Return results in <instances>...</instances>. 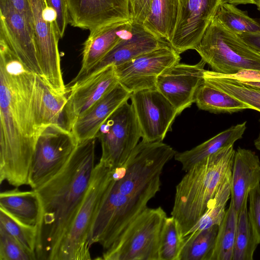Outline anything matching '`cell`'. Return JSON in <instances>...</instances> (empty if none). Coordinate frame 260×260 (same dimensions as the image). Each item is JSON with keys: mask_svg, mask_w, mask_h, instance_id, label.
Returning <instances> with one entry per match:
<instances>
[{"mask_svg": "<svg viewBox=\"0 0 260 260\" xmlns=\"http://www.w3.org/2000/svg\"><path fill=\"white\" fill-rule=\"evenodd\" d=\"M35 74L0 39V183L29 184L31 161L41 131L35 114Z\"/></svg>", "mask_w": 260, "mask_h": 260, "instance_id": "1", "label": "cell"}, {"mask_svg": "<svg viewBox=\"0 0 260 260\" xmlns=\"http://www.w3.org/2000/svg\"><path fill=\"white\" fill-rule=\"evenodd\" d=\"M171 159L155 142L141 140L121 166L112 167L111 180L91 227L89 245L109 249L160 190V177Z\"/></svg>", "mask_w": 260, "mask_h": 260, "instance_id": "2", "label": "cell"}, {"mask_svg": "<svg viewBox=\"0 0 260 260\" xmlns=\"http://www.w3.org/2000/svg\"><path fill=\"white\" fill-rule=\"evenodd\" d=\"M95 139L78 142L63 168L35 189L43 208V259L54 260L90 184L95 168Z\"/></svg>", "mask_w": 260, "mask_h": 260, "instance_id": "3", "label": "cell"}, {"mask_svg": "<svg viewBox=\"0 0 260 260\" xmlns=\"http://www.w3.org/2000/svg\"><path fill=\"white\" fill-rule=\"evenodd\" d=\"M234 145L223 148L196 164L176 186L171 216L184 238L205 213L226 175L232 171Z\"/></svg>", "mask_w": 260, "mask_h": 260, "instance_id": "4", "label": "cell"}, {"mask_svg": "<svg viewBox=\"0 0 260 260\" xmlns=\"http://www.w3.org/2000/svg\"><path fill=\"white\" fill-rule=\"evenodd\" d=\"M194 50L212 71L233 75L245 70L260 71V52L215 17Z\"/></svg>", "mask_w": 260, "mask_h": 260, "instance_id": "5", "label": "cell"}, {"mask_svg": "<svg viewBox=\"0 0 260 260\" xmlns=\"http://www.w3.org/2000/svg\"><path fill=\"white\" fill-rule=\"evenodd\" d=\"M112 167L100 160L95 166L88 188L54 260L91 259L89 238L92 225L112 177Z\"/></svg>", "mask_w": 260, "mask_h": 260, "instance_id": "6", "label": "cell"}, {"mask_svg": "<svg viewBox=\"0 0 260 260\" xmlns=\"http://www.w3.org/2000/svg\"><path fill=\"white\" fill-rule=\"evenodd\" d=\"M167 217L161 207H147L127 227L101 259L159 260L161 229Z\"/></svg>", "mask_w": 260, "mask_h": 260, "instance_id": "7", "label": "cell"}, {"mask_svg": "<svg viewBox=\"0 0 260 260\" xmlns=\"http://www.w3.org/2000/svg\"><path fill=\"white\" fill-rule=\"evenodd\" d=\"M33 32L42 77L55 91L67 93L62 78L55 11L45 0H29Z\"/></svg>", "mask_w": 260, "mask_h": 260, "instance_id": "8", "label": "cell"}, {"mask_svg": "<svg viewBox=\"0 0 260 260\" xmlns=\"http://www.w3.org/2000/svg\"><path fill=\"white\" fill-rule=\"evenodd\" d=\"M78 142L63 126L44 127L38 138L31 161L29 185L36 189L58 173L67 164Z\"/></svg>", "mask_w": 260, "mask_h": 260, "instance_id": "9", "label": "cell"}, {"mask_svg": "<svg viewBox=\"0 0 260 260\" xmlns=\"http://www.w3.org/2000/svg\"><path fill=\"white\" fill-rule=\"evenodd\" d=\"M141 138L133 107L127 101L112 113L96 135L102 147L100 160L112 167L122 165Z\"/></svg>", "mask_w": 260, "mask_h": 260, "instance_id": "10", "label": "cell"}, {"mask_svg": "<svg viewBox=\"0 0 260 260\" xmlns=\"http://www.w3.org/2000/svg\"><path fill=\"white\" fill-rule=\"evenodd\" d=\"M180 59V54L169 43L115 68L119 83L132 93L156 88L158 77Z\"/></svg>", "mask_w": 260, "mask_h": 260, "instance_id": "11", "label": "cell"}, {"mask_svg": "<svg viewBox=\"0 0 260 260\" xmlns=\"http://www.w3.org/2000/svg\"><path fill=\"white\" fill-rule=\"evenodd\" d=\"M131 104L137 118L142 140L162 141L178 113L172 104L156 89L132 93Z\"/></svg>", "mask_w": 260, "mask_h": 260, "instance_id": "12", "label": "cell"}, {"mask_svg": "<svg viewBox=\"0 0 260 260\" xmlns=\"http://www.w3.org/2000/svg\"><path fill=\"white\" fill-rule=\"evenodd\" d=\"M223 0H179L171 46L180 54L194 49Z\"/></svg>", "mask_w": 260, "mask_h": 260, "instance_id": "13", "label": "cell"}, {"mask_svg": "<svg viewBox=\"0 0 260 260\" xmlns=\"http://www.w3.org/2000/svg\"><path fill=\"white\" fill-rule=\"evenodd\" d=\"M119 83L115 66L103 70L70 84L64 109V125L71 131L76 120Z\"/></svg>", "mask_w": 260, "mask_h": 260, "instance_id": "14", "label": "cell"}, {"mask_svg": "<svg viewBox=\"0 0 260 260\" xmlns=\"http://www.w3.org/2000/svg\"><path fill=\"white\" fill-rule=\"evenodd\" d=\"M0 39L30 72L42 76L33 29L10 0H0Z\"/></svg>", "mask_w": 260, "mask_h": 260, "instance_id": "15", "label": "cell"}, {"mask_svg": "<svg viewBox=\"0 0 260 260\" xmlns=\"http://www.w3.org/2000/svg\"><path fill=\"white\" fill-rule=\"evenodd\" d=\"M180 62L166 70L157 78L156 88L172 104L179 115L195 103L197 91L204 81V67Z\"/></svg>", "mask_w": 260, "mask_h": 260, "instance_id": "16", "label": "cell"}, {"mask_svg": "<svg viewBox=\"0 0 260 260\" xmlns=\"http://www.w3.org/2000/svg\"><path fill=\"white\" fill-rule=\"evenodd\" d=\"M69 23L91 31L132 20L129 0H68Z\"/></svg>", "mask_w": 260, "mask_h": 260, "instance_id": "17", "label": "cell"}, {"mask_svg": "<svg viewBox=\"0 0 260 260\" xmlns=\"http://www.w3.org/2000/svg\"><path fill=\"white\" fill-rule=\"evenodd\" d=\"M169 43L156 37L143 24L132 21L130 30L85 77L110 65L116 67L124 63L139 55Z\"/></svg>", "mask_w": 260, "mask_h": 260, "instance_id": "18", "label": "cell"}, {"mask_svg": "<svg viewBox=\"0 0 260 260\" xmlns=\"http://www.w3.org/2000/svg\"><path fill=\"white\" fill-rule=\"evenodd\" d=\"M132 24V20L120 21L90 31L83 44L81 68L70 84L84 78L130 30Z\"/></svg>", "mask_w": 260, "mask_h": 260, "instance_id": "19", "label": "cell"}, {"mask_svg": "<svg viewBox=\"0 0 260 260\" xmlns=\"http://www.w3.org/2000/svg\"><path fill=\"white\" fill-rule=\"evenodd\" d=\"M132 93L119 83L79 118L71 132L78 142L96 138L102 125L121 105L130 99Z\"/></svg>", "mask_w": 260, "mask_h": 260, "instance_id": "20", "label": "cell"}, {"mask_svg": "<svg viewBox=\"0 0 260 260\" xmlns=\"http://www.w3.org/2000/svg\"><path fill=\"white\" fill-rule=\"evenodd\" d=\"M260 184V160L256 153L239 147L235 151L232 170L231 200L238 214L247 204L251 189Z\"/></svg>", "mask_w": 260, "mask_h": 260, "instance_id": "21", "label": "cell"}, {"mask_svg": "<svg viewBox=\"0 0 260 260\" xmlns=\"http://www.w3.org/2000/svg\"><path fill=\"white\" fill-rule=\"evenodd\" d=\"M67 102V93L57 92L42 76L36 75L33 103L37 123L41 130L51 124L64 127V109Z\"/></svg>", "mask_w": 260, "mask_h": 260, "instance_id": "22", "label": "cell"}, {"mask_svg": "<svg viewBox=\"0 0 260 260\" xmlns=\"http://www.w3.org/2000/svg\"><path fill=\"white\" fill-rule=\"evenodd\" d=\"M0 208L23 223L38 226L42 235L43 208L35 189L22 191L16 187L1 192Z\"/></svg>", "mask_w": 260, "mask_h": 260, "instance_id": "23", "label": "cell"}, {"mask_svg": "<svg viewBox=\"0 0 260 260\" xmlns=\"http://www.w3.org/2000/svg\"><path fill=\"white\" fill-rule=\"evenodd\" d=\"M246 128V121L232 126L190 150L176 152L174 158L181 164L182 170L186 172L221 149L234 145L242 138Z\"/></svg>", "mask_w": 260, "mask_h": 260, "instance_id": "24", "label": "cell"}, {"mask_svg": "<svg viewBox=\"0 0 260 260\" xmlns=\"http://www.w3.org/2000/svg\"><path fill=\"white\" fill-rule=\"evenodd\" d=\"M179 0H151L149 12L143 23L156 37L170 43L175 29Z\"/></svg>", "mask_w": 260, "mask_h": 260, "instance_id": "25", "label": "cell"}, {"mask_svg": "<svg viewBox=\"0 0 260 260\" xmlns=\"http://www.w3.org/2000/svg\"><path fill=\"white\" fill-rule=\"evenodd\" d=\"M195 103L203 110L213 113H233L252 107L204 81L199 86Z\"/></svg>", "mask_w": 260, "mask_h": 260, "instance_id": "26", "label": "cell"}, {"mask_svg": "<svg viewBox=\"0 0 260 260\" xmlns=\"http://www.w3.org/2000/svg\"><path fill=\"white\" fill-rule=\"evenodd\" d=\"M204 81L260 112V87L212 71L205 70Z\"/></svg>", "mask_w": 260, "mask_h": 260, "instance_id": "27", "label": "cell"}, {"mask_svg": "<svg viewBox=\"0 0 260 260\" xmlns=\"http://www.w3.org/2000/svg\"><path fill=\"white\" fill-rule=\"evenodd\" d=\"M0 226L37 259H43L42 235L38 226L26 224L0 208Z\"/></svg>", "mask_w": 260, "mask_h": 260, "instance_id": "28", "label": "cell"}, {"mask_svg": "<svg viewBox=\"0 0 260 260\" xmlns=\"http://www.w3.org/2000/svg\"><path fill=\"white\" fill-rule=\"evenodd\" d=\"M218 225L195 231L184 237L179 260H210Z\"/></svg>", "mask_w": 260, "mask_h": 260, "instance_id": "29", "label": "cell"}, {"mask_svg": "<svg viewBox=\"0 0 260 260\" xmlns=\"http://www.w3.org/2000/svg\"><path fill=\"white\" fill-rule=\"evenodd\" d=\"M238 214L231 200L223 220L218 225L214 249L210 260H232Z\"/></svg>", "mask_w": 260, "mask_h": 260, "instance_id": "30", "label": "cell"}, {"mask_svg": "<svg viewBox=\"0 0 260 260\" xmlns=\"http://www.w3.org/2000/svg\"><path fill=\"white\" fill-rule=\"evenodd\" d=\"M231 177L232 171L226 175L216 193L208 203L205 213L187 235L195 231L220 224L225 215V207L231 196Z\"/></svg>", "mask_w": 260, "mask_h": 260, "instance_id": "31", "label": "cell"}, {"mask_svg": "<svg viewBox=\"0 0 260 260\" xmlns=\"http://www.w3.org/2000/svg\"><path fill=\"white\" fill-rule=\"evenodd\" d=\"M214 17L225 27L238 35L260 32V21L251 18L246 11L238 8L235 5L222 2Z\"/></svg>", "mask_w": 260, "mask_h": 260, "instance_id": "32", "label": "cell"}, {"mask_svg": "<svg viewBox=\"0 0 260 260\" xmlns=\"http://www.w3.org/2000/svg\"><path fill=\"white\" fill-rule=\"evenodd\" d=\"M258 245L249 220L247 204H246L238 216L232 260H252Z\"/></svg>", "mask_w": 260, "mask_h": 260, "instance_id": "33", "label": "cell"}, {"mask_svg": "<svg viewBox=\"0 0 260 260\" xmlns=\"http://www.w3.org/2000/svg\"><path fill=\"white\" fill-rule=\"evenodd\" d=\"M183 241L176 219L167 216L160 233L159 260H179Z\"/></svg>", "mask_w": 260, "mask_h": 260, "instance_id": "34", "label": "cell"}, {"mask_svg": "<svg viewBox=\"0 0 260 260\" xmlns=\"http://www.w3.org/2000/svg\"><path fill=\"white\" fill-rule=\"evenodd\" d=\"M36 255L29 252L15 238L0 226V260H34Z\"/></svg>", "mask_w": 260, "mask_h": 260, "instance_id": "35", "label": "cell"}, {"mask_svg": "<svg viewBox=\"0 0 260 260\" xmlns=\"http://www.w3.org/2000/svg\"><path fill=\"white\" fill-rule=\"evenodd\" d=\"M248 216L253 233L260 244V184L250 189L249 196Z\"/></svg>", "mask_w": 260, "mask_h": 260, "instance_id": "36", "label": "cell"}, {"mask_svg": "<svg viewBox=\"0 0 260 260\" xmlns=\"http://www.w3.org/2000/svg\"><path fill=\"white\" fill-rule=\"evenodd\" d=\"M46 4L52 8L56 14V23L60 38H62L69 23L68 0H45Z\"/></svg>", "mask_w": 260, "mask_h": 260, "instance_id": "37", "label": "cell"}, {"mask_svg": "<svg viewBox=\"0 0 260 260\" xmlns=\"http://www.w3.org/2000/svg\"><path fill=\"white\" fill-rule=\"evenodd\" d=\"M151 0H132L131 2L132 20L143 24L150 8Z\"/></svg>", "mask_w": 260, "mask_h": 260, "instance_id": "38", "label": "cell"}, {"mask_svg": "<svg viewBox=\"0 0 260 260\" xmlns=\"http://www.w3.org/2000/svg\"><path fill=\"white\" fill-rule=\"evenodd\" d=\"M15 9L19 12L31 26L32 25V16L29 0H10Z\"/></svg>", "mask_w": 260, "mask_h": 260, "instance_id": "39", "label": "cell"}, {"mask_svg": "<svg viewBox=\"0 0 260 260\" xmlns=\"http://www.w3.org/2000/svg\"><path fill=\"white\" fill-rule=\"evenodd\" d=\"M239 35L248 45L260 52V32L245 33Z\"/></svg>", "mask_w": 260, "mask_h": 260, "instance_id": "40", "label": "cell"}, {"mask_svg": "<svg viewBox=\"0 0 260 260\" xmlns=\"http://www.w3.org/2000/svg\"><path fill=\"white\" fill-rule=\"evenodd\" d=\"M238 80V79H237ZM241 82L251 86L260 87V81L255 80H240Z\"/></svg>", "mask_w": 260, "mask_h": 260, "instance_id": "41", "label": "cell"}, {"mask_svg": "<svg viewBox=\"0 0 260 260\" xmlns=\"http://www.w3.org/2000/svg\"><path fill=\"white\" fill-rule=\"evenodd\" d=\"M254 144L255 148L260 151V133L257 138L254 140Z\"/></svg>", "mask_w": 260, "mask_h": 260, "instance_id": "42", "label": "cell"}, {"mask_svg": "<svg viewBox=\"0 0 260 260\" xmlns=\"http://www.w3.org/2000/svg\"><path fill=\"white\" fill-rule=\"evenodd\" d=\"M255 3L257 9L260 12V0H255Z\"/></svg>", "mask_w": 260, "mask_h": 260, "instance_id": "43", "label": "cell"}, {"mask_svg": "<svg viewBox=\"0 0 260 260\" xmlns=\"http://www.w3.org/2000/svg\"><path fill=\"white\" fill-rule=\"evenodd\" d=\"M130 1V2L132 1V0H129Z\"/></svg>", "mask_w": 260, "mask_h": 260, "instance_id": "44", "label": "cell"}]
</instances>
